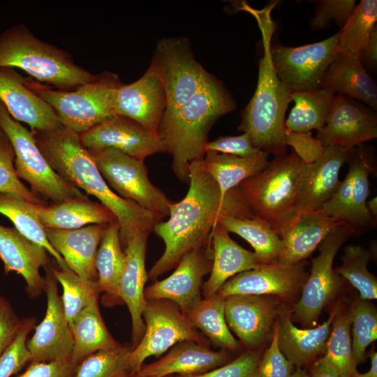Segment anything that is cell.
<instances>
[{
    "label": "cell",
    "mask_w": 377,
    "mask_h": 377,
    "mask_svg": "<svg viewBox=\"0 0 377 377\" xmlns=\"http://www.w3.org/2000/svg\"><path fill=\"white\" fill-rule=\"evenodd\" d=\"M79 136L87 150L112 148L142 161L156 153L166 152L157 133L121 115H115Z\"/></svg>",
    "instance_id": "19"
},
{
    "label": "cell",
    "mask_w": 377,
    "mask_h": 377,
    "mask_svg": "<svg viewBox=\"0 0 377 377\" xmlns=\"http://www.w3.org/2000/svg\"><path fill=\"white\" fill-rule=\"evenodd\" d=\"M290 377H309V375L302 368H297Z\"/></svg>",
    "instance_id": "59"
},
{
    "label": "cell",
    "mask_w": 377,
    "mask_h": 377,
    "mask_svg": "<svg viewBox=\"0 0 377 377\" xmlns=\"http://www.w3.org/2000/svg\"><path fill=\"white\" fill-rule=\"evenodd\" d=\"M47 253L15 228L0 224V258L5 272L13 271L20 274L26 282V290L32 298L44 291L45 280L40 274V268L50 264Z\"/></svg>",
    "instance_id": "24"
},
{
    "label": "cell",
    "mask_w": 377,
    "mask_h": 377,
    "mask_svg": "<svg viewBox=\"0 0 377 377\" xmlns=\"http://www.w3.org/2000/svg\"><path fill=\"white\" fill-rule=\"evenodd\" d=\"M35 326V318L22 319L17 337L0 356V377H10L20 371L27 363H30L31 356L27 347V341L28 334Z\"/></svg>",
    "instance_id": "47"
},
{
    "label": "cell",
    "mask_w": 377,
    "mask_h": 377,
    "mask_svg": "<svg viewBox=\"0 0 377 377\" xmlns=\"http://www.w3.org/2000/svg\"><path fill=\"white\" fill-rule=\"evenodd\" d=\"M269 154L263 152L253 157H239L214 151L205 152V168L216 182L222 198L243 181L256 175L268 164Z\"/></svg>",
    "instance_id": "34"
},
{
    "label": "cell",
    "mask_w": 377,
    "mask_h": 377,
    "mask_svg": "<svg viewBox=\"0 0 377 377\" xmlns=\"http://www.w3.org/2000/svg\"><path fill=\"white\" fill-rule=\"evenodd\" d=\"M148 235L135 233L124 245L126 263L117 288V297L126 304L131 315L133 341L136 345L145 329L142 313L147 303L144 293L148 278L145 267Z\"/></svg>",
    "instance_id": "23"
},
{
    "label": "cell",
    "mask_w": 377,
    "mask_h": 377,
    "mask_svg": "<svg viewBox=\"0 0 377 377\" xmlns=\"http://www.w3.org/2000/svg\"><path fill=\"white\" fill-rule=\"evenodd\" d=\"M36 142L52 168L64 179L96 198L114 216L120 227V239L138 232L149 234L161 221L152 213L124 199L108 186L79 134L63 126L49 131H31Z\"/></svg>",
    "instance_id": "2"
},
{
    "label": "cell",
    "mask_w": 377,
    "mask_h": 377,
    "mask_svg": "<svg viewBox=\"0 0 377 377\" xmlns=\"http://www.w3.org/2000/svg\"><path fill=\"white\" fill-rule=\"evenodd\" d=\"M128 377H143V376H140L138 373H135L129 376Z\"/></svg>",
    "instance_id": "60"
},
{
    "label": "cell",
    "mask_w": 377,
    "mask_h": 377,
    "mask_svg": "<svg viewBox=\"0 0 377 377\" xmlns=\"http://www.w3.org/2000/svg\"><path fill=\"white\" fill-rule=\"evenodd\" d=\"M107 225L94 224L73 230L45 228V233L73 272L85 281H97L96 257Z\"/></svg>",
    "instance_id": "25"
},
{
    "label": "cell",
    "mask_w": 377,
    "mask_h": 377,
    "mask_svg": "<svg viewBox=\"0 0 377 377\" xmlns=\"http://www.w3.org/2000/svg\"><path fill=\"white\" fill-rule=\"evenodd\" d=\"M88 151L108 186L119 196L135 202L160 221L169 216L174 202L151 182L144 161L112 148Z\"/></svg>",
    "instance_id": "10"
},
{
    "label": "cell",
    "mask_w": 377,
    "mask_h": 377,
    "mask_svg": "<svg viewBox=\"0 0 377 377\" xmlns=\"http://www.w3.org/2000/svg\"><path fill=\"white\" fill-rule=\"evenodd\" d=\"M321 88L377 108V87L359 57L338 53L325 72Z\"/></svg>",
    "instance_id": "32"
},
{
    "label": "cell",
    "mask_w": 377,
    "mask_h": 377,
    "mask_svg": "<svg viewBox=\"0 0 377 377\" xmlns=\"http://www.w3.org/2000/svg\"><path fill=\"white\" fill-rule=\"evenodd\" d=\"M225 298L218 295L200 300L185 315L216 346L236 350L237 341L232 334L225 318Z\"/></svg>",
    "instance_id": "39"
},
{
    "label": "cell",
    "mask_w": 377,
    "mask_h": 377,
    "mask_svg": "<svg viewBox=\"0 0 377 377\" xmlns=\"http://www.w3.org/2000/svg\"><path fill=\"white\" fill-rule=\"evenodd\" d=\"M349 312L353 356L357 366L365 362L367 348L377 339V310L369 300L360 298Z\"/></svg>",
    "instance_id": "44"
},
{
    "label": "cell",
    "mask_w": 377,
    "mask_h": 377,
    "mask_svg": "<svg viewBox=\"0 0 377 377\" xmlns=\"http://www.w3.org/2000/svg\"><path fill=\"white\" fill-rule=\"evenodd\" d=\"M131 349L120 344L91 354L78 364L73 377H128L133 374L129 365Z\"/></svg>",
    "instance_id": "45"
},
{
    "label": "cell",
    "mask_w": 377,
    "mask_h": 377,
    "mask_svg": "<svg viewBox=\"0 0 377 377\" xmlns=\"http://www.w3.org/2000/svg\"><path fill=\"white\" fill-rule=\"evenodd\" d=\"M212 248L210 276L202 286L205 298L216 295L221 287L232 276L261 264L254 252L239 245L230 237L228 230L218 223L212 232Z\"/></svg>",
    "instance_id": "29"
},
{
    "label": "cell",
    "mask_w": 377,
    "mask_h": 377,
    "mask_svg": "<svg viewBox=\"0 0 377 377\" xmlns=\"http://www.w3.org/2000/svg\"><path fill=\"white\" fill-rule=\"evenodd\" d=\"M0 66L23 70L36 82L61 91L75 90L98 77L75 64L66 50L38 38L24 24L0 34Z\"/></svg>",
    "instance_id": "5"
},
{
    "label": "cell",
    "mask_w": 377,
    "mask_h": 377,
    "mask_svg": "<svg viewBox=\"0 0 377 377\" xmlns=\"http://www.w3.org/2000/svg\"><path fill=\"white\" fill-rule=\"evenodd\" d=\"M188 184L184 198L172 205L168 219L154 227L153 231L163 239L165 249L149 271L151 279L175 267L186 253L210 244L212 232L220 218L255 215L239 186L222 198L203 160L191 163Z\"/></svg>",
    "instance_id": "1"
},
{
    "label": "cell",
    "mask_w": 377,
    "mask_h": 377,
    "mask_svg": "<svg viewBox=\"0 0 377 377\" xmlns=\"http://www.w3.org/2000/svg\"><path fill=\"white\" fill-rule=\"evenodd\" d=\"M350 325L349 311L337 308L325 353L318 359L341 377H354L358 372L353 356Z\"/></svg>",
    "instance_id": "40"
},
{
    "label": "cell",
    "mask_w": 377,
    "mask_h": 377,
    "mask_svg": "<svg viewBox=\"0 0 377 377\" xmlns=\"http://www.w3.org/2000/svg\"><path fill=\"white\" fill-rule=\"evenodd\" d=\"M228 232H233L247 241L261 264L277 260L282 250L278 233L260 217L238 218L223 216L217 222Z\"/></svg>",
    "instance_id": "35"
},
{
    "label": "cell",
    "mask_w": 377,
    "mask_h": 377,
    "mask_svg": "<svg viewBox=\"0 0 377 377\" xmlns=\"http://www.w3.org/2000/svg\"><path fill=\"white\" fill-rule=\"evenodd\" d=\"M276 4V1H272L262 9H255L241 1L236 7L254 17L262 34L263 47L256 89L242 112L238 129L249 135L255 148L279 156L286 154L285 114L292 101L293 91L281 81L272 61V39L276 24L271 12Z\"/></svg>",
    "instance_id": "3"
},
{
    "label": "cell",
    "mask_w": 377,
    "mask_h": 377,
    "mask_svg": "<svg viewBox=\"0 0 377 377\" xmlns=\"http://www.w3.org/2000/svg\"><path fill=\"white\" fill-rule=\"evenodd\" d=\"M349 150L326 147L322 156L306 164L300 195V211L320 210L336 191L341 168L346 162Z\"/></svg>",
    "instance_id": "30"
},
{
    "label": "cell",
    "mask_w": 377,
    "mask_h": 377,
    "mask_svg": "<svg viewBox=\"0 0 377 377\" xmlns=\"http://www.w3.org/2000/svg\"><path fill=\"white\" fill-rule=\"evenodd\" d=\"M27 80L15 68L0 66V101L10 116L27 124L31 131L63 127L54 110L28 87Z\"/></svg>",
    "instance_id": "20"
},
{
    "label": "cell",
    "mask_w": 377,
    "mask_h": 377,
    "mask_svg": "<svg viewBox=\"0 0 377 377\" xmlns=\"http://www.w3.org/2000/svg\"><path fill=\"white\" fill-rule=\"evenodd\" d=\"M309 377H341L334 370L317 359L312 363Z\"/></svg>",
    "instance_id": "56"
},
{
    "label": "cell",
    "mask_w": 377,
    "mask_h": 377,
    "mask_svg": "<svg viewBox=\"0 0 377 377\" xmlns=\"http://www.w3.org/2000/svg\"><path fill=\"white\" fill-rule=\"evenodd\" d=\"M306 166L294 151L274 156L263 170L238 186L253 214L279 235L300 212Z\"/></svg>",
    "instance_id": "6"
},
{
    "label": "cell",
    "mask_w": 377,
    "mask_h": 377,
    "mask_svg": "<svg viewBox=\"0 0 377 377\" xmlns=\"http://www.w3.org/2000/svg\"><path fill=\"white\" fill-rule=\"evenodd\" d=\"M377 1L362 0L340 31L338 52L359 57L376 24Z\"/></svg>",
    "instance_id": "41"
},
{
    "label": "cell",
    "mask_w": 377,
    "mask_h": 377,
    "mask_svg": "<svg viewBox=\"0 0 377 377\" xmlns=\"http://www.w3.org/2000/svg\"><path fill=\"white\" fill-rule=\"evenodd\" d=\"M80 363L72 360L49 362H30L17 377H73Z\"/></svg>",
    "instance_id": "54"
},
{
    "label": "cell",
    "mask_w": 377,
    "mask_h": 377,
    "mask_svg": "<svg viewBox=\"0 0 377 377\" xmlns=\"http://www.w3.org/2000/svg\"><path fill=\"white\" fill-rule=\"evenodd\" d=\"M228 355L224 351H214L193 341L179 342L159 360L142 365L138 372L143 377H166L197 375L225 364Z\"/></svg>",
    "instance_id": "28"
},
{
    "label": "cell",
    "mask_w": 377,
    "mask_h": 377,
    "mask_svg": "<svg viewBox=\"0 0 377 377\" xmlns=\"http://www.w3.org/2000/svg\"><path fill=\"white\" fill-rule=\"evenodd\" d=\"M45 269L47 308L43 320L35 326L32 337L27 341L30 362H49L71 360L73 339L66 320L57 281L50 264Z\"/></svg>",
    "instance_id": "15"
},
{
    "label": "cell",
    "mask_w": 377,
    "mask_h": 377,
    "mask_svg": "<svg viewBox=\"0 0 377 377\" xmlns=\"http://www.w3.org/2000/svg\"><path fill=\"white\" fill-rule=\"evenodd\" d=\"M294 368L295 366L279 348L277 325L275 322L271 343L260 357L252 377H290L295 371Z\"/></svg>",
    "instance_id": "48"
},
{
    "label": "cell",
    "mask_w": 377,
    "mask_h": 377,
    "mask_svg": "<svg viewBox=\"0 0 377 377\" xmlns=\"http://www.w3.org/2000/svg\"><path fill=\"white\" fill-rule=\"evenodd\" d=\"M165 108L163 83L150 66L138 80L121 83L115 93L116 114L130 118L153 133H157Z\"/></svg>",
    "instance_id": "22"
},
{
    "label": "cell",
    "mask_w": 377,
    "mask_h": 377,
    "mask_svg": "<svg viewBox=\"0 0 377 377\" xmlns=\"http://www.w3.org/2000/svg\"><path fill=\"white\" fill-rule=\"evenodd\" d=\"M204 150L205 154L214 151L239 157H253L264 152L252 145L249 135L246 133L239 135L223 136L207 142Z\"/></svg>",
    "instance_id": "52"
},
{
    "label": "cell",
    "mask_w": 377,
    "mask_h": 377,
    "mask_svg": "<svg viewBox=\"0 0 377 377\" xmlns=\"http://www.w3.org/2000/svg\"><path fill=\"white\" fill-rule=\"evenodd\" d=\"M27 84L52 107L64 126L78 134L117 115L114 97L121 82L115 73L104 71L96 80L72 91L53 89L28 79Z\"/></svg>",
    "instance_id": "7"
},
{
    "label": "cell",
    "mask_w": 377,
    "mask_h": 377,
    "mask_svg": "<svg viewBox=\"0 0 377 377\" xmlns=\"http://www.w3.org/2000/svg\"><path fill=\"white\" fill-rule=\"evenodd\" d=\"M260 358L258 353L246 352L232 362L207 372L177 377H252Z\"/></svg>",
    "instance_id": "51"
},
{
    "label": "cell",
    "mask_w": 377,
    "mask_h": 377,
    "mask_svg": "<svg viewBox=\"0 0 377 377\" xmlns=\"http://www.w3.org/2000/svg\"><path fill=\"white\" fill-rule=\"evenodd\" d=\"M126 254L120 239V227L115 219L103 232L96 257L98 284L101 292L117 297L118 283L124 268Z\"/></svg>",
    "instance_id": "38"
},
{
    "label": "cell",
    "mask_w": 377,
    "mask_h": 377,
    "mask_svg": "<svg viewBox=\"0 0 377 377\" xmlns=\"http://www.w3.org/2000/svg\"><path fill=\"white\" fill-rule=\"evenodd\" d=\"M212 242L186 253L167 278L145 289L146 301L165 300L175 304L186 314L201 300L203 277L211 271Z\"/></svg>",
    "instance_id": "17"
},
{
    "label": "cell",
    "mask_w": 377,
    "mask_h": 377,
    "mask_svg": "<svg viewBox=\"0 0 377 377\" xmlns=\"http://www.w3.org/2000/svg\"><path fill=\"white\" fill-rule=\"evenodd\" d=\"M350 236L347 229L341 225L319 244V254L312 259L302 295L293 309V318L302 326H316L323 309L340 291L341 276L333 268V262L339 249Z\"/></svg>",
    "instance_id": "12"
},
{
    "label": "cell",
    "mask_w": 377,
    "mask_h": 377,
    "mask_svg": "<svg viewBox=\"0 0 377 377\" xmlns=\"http://www.w3.org/2000/svg\"><path fill=\"white\" fill-rule=\"evenodd\" d=\"M228 326L246 346L264 341L281 311L278 302L269 295H233L225 298Z\"/></svg>",
    "instance_id": "21"
},
{
    "label": "cell",
    "mask_w": 377,
    "mask_h": 377,
    "mask_svg": "<svg viewBox=\"0 0 377 377\" xmlns=\"http://www.w3.org/2000/svg\"><path fill=\"white\" fill-rule=\"evenodd\" d=\"M142 318L145 326L143 336L129 355L133 374L140 370L147 357H158L179 342H203L187 316L170 301H147Z\"/></svg>",
    "instance_id": "13"
},
{
    "label": "cell",
    "mask_w": 377,
    "mask_h": 377,
    "mask_svg": "<svg viewBox=\"0 0 377 377\" xmlns=\"http://www.w3.org/2000/svg\"><path fill=\"white\" fill-rule=\"evenodd\" d=\"M355 6V0L318 1L315 15L311 20V28L323 29L328 26L332 20L343 27Z\"/></svg>",
    "instance_id": "49"
},
{
    "label": "cell",
    "mask_w": 377,
    "mask_h": 377,
    "mask_svg": "<svg viewBox=\"0 0 377 377\" xmlns=\"http://www.w3.org/2000/svg\"><path fill=\"white\" fill-rule=\"evenodd\" d=\"M369 357L371 366L369 371L364 374L357 372L354 377H377V353L372 351Z\"/></svg>",
    "instance_id": "57"
},
{
    "label": "cell",
    "mask_w": 377,
    "mask_h": 377,
    "mask_svg": "<svg viewBox=\"0 0 377 377\" xmlns=\"http://www.w3.org/2000/svg\"><path fill=\"white\" fill-rule=\"evenodd\" d=\"M98 297L80 311L70 326L73 339L71 360L74 362L80 363L91 354L120 345L105 326L99 309Z\"/></svg>",
    "instance_id": "33"
},
{
    "label": "cell",
    "mask_w": 377,
    "mask_h": 377,
    "mask_svg": "<svg viewBox=\"0 0 377 377\" xmlns=\"http://www.w3.org/2000/svg\"><path fill=\"white\" fill-rule=\"evenodd\" d=\"M362 63L376 67L377 64V25L371 31L367 43L359 57Z\"/></svg>",
    "instance_id": "55"
},
{
    "label": "cell",
    "mask_w": 377,
    "mask_h": 377,
    "mask_svg": "<svg viewBox=\"0 0 377 377\" xmlns=\"http://www.w3.org/2000/svg\"><path fill=\"white\" fill-rule=\"evenodd\" d=\"M235 107L223 83L212 75L186 103L162 115L157 133L172 155L173 171L181 181L188 182L191 163L203 160L213 124Z\"/></svg>",
    "instance_id": "4"
},
{
    "label": "cell",
    "mask_w": 377,
    "mask_h": 377,
    "mask_svg": "<svg viewBox=\"0 0 377 377\" xmlns=\"http://www.w3.org/2000/svg\"><path fill=\"white\" fill-rule=\"evenodd\" d=\"M340 31L320 42L300 47L271 46L273 67L292 91L321 89L323 76L338 52Z\"/></svg>",
    "instance_id": "14"
},
{
    "label": "cell",
    "mask_w": 377,
    "mask_h": 377,
    "mask_svg": "<svg viewBox=\"0 0 377 377\" xmlns=\"http://www.w3.org/2000/svg\"><path fill=\"white\" fill-rule=\"evenodd\" d=\"M308 274L302 262L288 265L278 260L244 271L228 279L219 296L233 295H276L290 298L302 288Z\"/></svg>",
    "instance_id": "18"
},
{
    "label": "cell",
    "mask_w": 377,
    "mask_h": 377,
    "mask_svg": "<svg viewBox=\"0 0 377 377\" xmlns=\"http://www.w3.org/2000/svg\"><path fill=\"white\" fill-rule=\"evenodd\" d=\"M22 324L9 302L0 296V356L14 341Z\"/></svg>",
    "instance_id": "53"
},
{
    "label": "cell",
    "mask_w": 377,
    "mask_h": 377,
    "mask_svg": "<svg viewBox=\"0 0 377 377\" xmlns=\"http://www.w3.org/2000/svg\"><path fill=\"white\" fill-rule=\"evenodd\" d=\"M15 152L6 135L0 130V193L22 197L36 205H45L44 200L32 193L17 177L14 167Z\"/></svg>",
    "instance_id": "46"
},
{
    "label": "cell",
    "mask_w": 377,
    "mask_h": 377,
    "mask_svg": "<svg viewBox=\"0 0 377 377\" xmlns=\"http://www.w3.org/2000/svg\"><path fill=\"white\" fill-rule=\"evenodd\" d=\"M337 311V308H334L328 318L317 327L304 329L293 324L290 312L281 311L276 320L279 346L296 368H302L313 363L325 351Z\"/></svg>",
    "instance_id": "27"
},
{
    "label": "cell",
    "mask_w": 377,
    "mask_h": 377,
    "mask_svg": "<svg viewBox=\"0 0 377 377\" xmlns=\"http://www.w3.org/2000/svg\"><path fill=\"white\" fill-rule=\"evenodd\" d=\"M32 204L17 195L0 193V214L8 217L24 237L45 249L59 267H67L64 258L50 243L45 228L34 212Z\"/></svg>",
    "instance_id": "37"
},
{
    "label": "cell",
    "mask_w": 377,
    "mask_h": 377,
    "mask_svg": "<svg viewBox=\"0 0 377 377\" xmlns=\"http://www.w3.org/2000/svg\"><path fill=\"white\" fill-rule=\"evenodd\" d=\"M57 282L63 288L61 297L64 310L69 327L76 316L101 293L97 281H85L68 266L60 268L50 265Z\"/></svg>",
    "instance_id": "42"
},
{
    "label": "cell",
    "mask_w": 377,
    "mask_h": 377,
    "mask_svg": "<svg viewBox=\"0 0 377 377\" xmlns=\"http://www.w3.org/2000/svg\"><path fill=\"white\" fill-rule=\"evenodd\" d=\"M285 144L293 148L294 152L305 163L311 164L318 161L323 154L325 147L311 131L298 132L286 128Z\"/></svg>",
    "instance_id": "50"
},
{
    "label": "cell",
    "mask_w": 377,
    "mask_h": 377,
    "mask_svg": "<svg viewBox=\"0 0 377 377\" xmlns=\"http://www.w3.org/2000/svg\"><path fill=\"white\" fill-rule=\"evenodd\" d=\"M373 257L369 249L349 245L344 249L342 263L336 272L348 281L360 293V298L377 299V279L367 268Z\"/></svg>",
    "instance_id": "43"
},
{
    "label": "cell",
    "mask_w": 377,
    "mask_h": 377,
    "mask_svg": "<svg viewBox=\"0 0 377 377\" xmlns=\"http://www.w3.org/2000/svg\"><path fill=\"white\" fill-rule=\"evenodd\" d=\"M166 377H173V376H166Z\"/></svg>",
    "instance_id": "61"
},
{
    "label": "cell",
    "mask_w": 377,
    "mask_h": 377,
    "mask_svg": "<svg viewBox=\"0 0 377 377\" xmlns=\"http://www.w3.org/2000/svg\"><path fill=\"white\" fill-rule=\"evenodd\" d=\"M291 100L295 106L285 121L286 128L298 132L319 131L325 124L330 112L334 94L319 89L293 91Z\"/></svg>",
    "instance_id": "36"
},
{
    "label": "cell",
    "mask_w": 377,
    "mask_h": 377,
    "mask_svg": "<svg viewBox=\"0 0 377 377\" xmlns=\"http://www.w3.org/2000/svg\"><path fill=\"white\" fill-rule=\"evenodd\" d=\"M0 130L13 146L17 177L29 184L34 194L53 203L87 195L52 168L39 149L31 131L15 120L1 101Z\"/></svg>",
    "instance_id": "8"
},
{
    "label": "cell",
    "mask_w": 377,
    "mask_h": 377,
    "mask_svg": "<svg viewBox=\"0 0 377 377\" xmlns=\"http://www.w3.org/2000/svg\"><path fill=\"white\" fill-rule=\"evenodd\" d=\"M339 226L321 210L299 212L279 235L282 250L278 260L288 265L302 262Z\"/></svg>",
    "instance_id": "26"
},
{
    "label": "cell",
    "mask_w": 377,
    "mask_h": 377,
    "mask_svg": "<svg viewBox=\"0 0 377 377\" xmlns=\"http://www.w3.org/2000/svg\"><path fill=\"white\" fill-rule=\"evenodd\" d=\"M348 171L321 211L345 227L350 235H360L376 227V218L367 208L369 176L376 175L374 149L363 145L348 151Z\"/></svg>",
    "instance_id": "9"
},
{
    "label": "cell",
    "mask_w": 377,
    "mask_h": 377,
    "mask_svg": "<svg viewBox=\"0 0 377 377\" xmlns=\"http://www.w3.org/2000/svg\"><path fill=\"white\" fill-rule=\"evenodd\" d=\"M149 66L163 85L165 108L163 114L186 103L212 77L195 60L188 40L183 38L161 40Z\"/></svg>",
    "instance_id": "11"
},
{
    "label": "cell",
    "mask_w": 377,
    "mask_h": 377,
    "mask_svg": "<svg viewBox=\"0 0 377 377\" xmlns=\"http://www.w3.org/2000/svg\"><path fill=\"white\" fill-rule=\"evenodd\" d=\"M367 208L370 214L376 218L377 216V198L374 197L367 202Z\"/></svg>",
    "instance_id": "58"
},
{
    "label": "cell",
    "mask_w": 377,
    "mask_h": 377,
    "mask_svg": "<svg viewBox=\"0 0 377 377\" xmlns=\"http://www.w3.org/2000/svg\"><path fill=\"white\" fill-rule=\"evenodd\" d=\"M32 207L45 228L78 229L108 224L116 219L105 206L91 200L87 195L51 205L32 204Z\"/></svg>",
    "instance_id": "31"
},
{
    "label": "cell",
    "mask_w": 377,
    "mask_h": 377,
    "mask_svg": "<svg viewBox=\"0 0 377 377\" xmlns=\"http://www.w3.org/2000/svg\"><path fill=\"white\" fill-rule=\"evenodd\" d=\"M377 137V116L374 110L341 94L334 95L324 126L316 138L323 145L350 150Z\"/></svg>",
    "instance_id": "16"
}]
</instances>
